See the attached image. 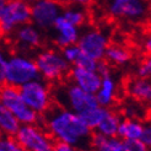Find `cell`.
I'll list each match as a JSON object with an SVG mask.
<instances>
[{
  "label": "cell",
  "instance_id": "cell-1",
  "mask_svg": "<svg viewBox=\"0 0 151 151\" xmlns=\"http://www.w3.org/2000/svg\"><path fill=\"white\" fill-rule=\"evenodd\" d=\"M43 122L47 133L54 141L71 145L80 150L90 146L93 134L92 129H90L76 113L53 103L43 114Z\"/></svg>",
  "mask_w": 151,
  "mask_h": 151
},
{
  "label": "cell",
  "instance_id": "cell-2",
  "mask_svg": "<svg viewBox=\"0 0 151 151\" xmlns=\"http://www.w3.org/2000/svg\"><path fill=\"white\" fill-rule=\"evenodd\" d=\"M53 101L57 104L76 113L82 119L86 118L96 108L101 107L96 100V96L88 93L71 81L59 85L54 91H52Z\"/></svg>",
  "mask_w": 151,
  "mask_h": 151
},
{
  "label": "cell",
  "instance_id": "cell-3",
  "mask_svg": "<svg viewBox=\"0 0 151 151\" xmlns=\"http://www.w3.org/2000/svg\"><path fill=\"white\" fill-rule=\"evenodd\" d=\"M40 76L44 81H62L69 75L71 65L63 58L62 53L54 49H46L38 53L35 59Z\"/></svg>",
  "mask_w": 151,
  "mask_h": 151
},
{
  "label": "cell",
  "instance_id": "cell-4",
  "mask_svg": "<svg viewBox=\"0 0 151 151\" xmlns=\"http://www.w3.org/2000/svg\"><path fill=\"white\" fill-rule=\"evenodd\" d=\"M41 79L35 60L20 54L11 55L7 59L5 84L14 87H21L29 81Z\"/></svg>",
  "mask_w": 151,
  "mask_h": 151
},
{
  "label": "cell",
  "instance_id": "cell-5",
  "mask_svg": "<svg viewBox=\"0 0 151 151\" xmlns=\"http://www.w3.org/2000/svg\"><path fill=\"white\" fill-rule=\"evenodd\" d=\"M24 102L37 114L43 116L54 103L49 85L42 79L29 81L19 87Z\"/></svg>",
  "mask_w": 151,
  "mask_h": 151
},
{
  "label": "cell",
  "instance_id": "cell-6",
  "mask_svg": "<svg viewBox=\"0 0 151 151\" xmlns=\"http://www.w3.org/2000/svg\"><path fill=\"white\" fill-rule=\"evenodd\" d=\"M0 102L12 113L21 125L37 124V122L40 120L41 116L33 112L24 102L17 87L6 84L0 86Z\"/></svg>",
  "mask_w": 151,
  "mask_h": 151
},
{
  "label": "cell",
  "instance_id": "cell-7",
  "mask_svg": "<svg viewBox=\"0 0 151 151\" xmlns=\"http://www.w3.org/2000/svg\"><path fill=\"white\" fill-rule=\"evenodd\" d=\"M15 139L25 151H53L54 140L37 124L20 125Z\"/></svg>",
  "mask_w": 151,
  "mask_h": 151
},
{
  "label": "cell",
  "instance_id": "cell-8",
  "mask_svg": "<svg viewBox=\"0 0 151 151\" xmlns=\"http://www.w3.org/2000/svg\"><path fill=\"white\" fill-rule=\"evenodd\" d=\"M31 22V5L25 0H9L4 11L0 14L1 36L11 33L17 26Z\"/></svg>",
  "mask_w": 151,
  "mask_h": 151
},
{
  "label": "cell",
  "instance_id": "cell-9",
  "mask_svg": "<svg viewBox=\"0 0 151 151\" xmlns=\"http://www.w3.org/2000/svg\"><path fill=\"white\" fill-rule=\"evenodd\" d=\"M62 11L63 6L59 0H40L31 5V22L42 29L52 28Z\"/></svg>",
  "mask_w": 151,
  "mask_h": 151
},
{
  "label": "cell",
  "instance_id": "cell-10",
  "mask_svg": "<svg viewBox=\"0 0 151 151\" xmlns=\"http://www.w3.org/2000/svg\"><path fill=\"white\" fill-rule=\"evenodd\" d=\"M107 10L112 17L140 21L146 16L147 5L145 0H109Z\"/></svg>",
  "mask_w": 151,
  "mask_h": 151
},
{
  "label": "cell",
  "instance_id": "cell-11",
  "mask_svg": "<svg viewBox=\"0 0 151 151\" xmlns=\"http://www.w3.org/2000/svg\"><path fill=\"white\" fill-rule=\"evenodd\" d=\"M76 44L81 53L99 62V60L104 59V53L109 42L107 36L102 31L96 28H90L82 35H80Z\"/></svg>",
  "mask_w": 151,
  "mask_h": 151
},
{
  "label": "cell",
  "instance_id": "cell-12",
  "mask_svg": "<svg viewBox=\"0 0 151 151\" xmlns=\"http://www.w3.org/2000/svg\"><path fill=\"white\" fill-rule=\"evenodd\" d=\"M68 76L73 84L92 95H96V92L99 91L102 81V76L97 71L86 70L79 66H71Z\"/></svg>",
  "mask_w": 151,
  "mask_h": 151
},
{
  "label": "cell",
  "instance_id": "cell-13",
  "mask_svg": "<svg viewBox=\"0 0 151 151\" xmlns=\"http://www.w3.org/2000/svg\"><path fill=\"white\" fill-rule=\"evenodd\" d=\"M53 28H54L57 32L54 42L59 48L63 49L68 46L78 43L79 37H80L79 28L71 25L70 22H68L62 15L58 16V19L55 20L54 25H53Z\"/></svg>",
  "mask_w": 151,
  "mask_h": 151
},
{
  "label": "cell",
  "instance_id": "cell-14",
  "mask_svg": "<svg viewBox=\"0 0 151 151\" xmlns=\"http://www.w3.org/2000/svg\"><path fill=\"white\" fill-rule=\"evenodd\" d=\"M125 91L135 102L151 106V80L144 78H130L125 82Z\"/></svg>",
  "mask_w": 151,
  "mask_h": 151
},
{
  "label": "cell",
  "instance_id": "cell-15",
  "mask_svg": "<svg viewBox=\"0 0 151 151\" xmlns=\"http://www.w3.org/2000/svg\"><path fill=\"white\" fill-rule=\"evenodd\" d=\"M15 41L21 49H35L38 48L42 44V36L41 32L32 25H24L15 33Z\"/></svg>",
  "mask_w": 151,
  "mask_h": 151
},
{
  "label": "cell",
  "instance_id": "cell-16",
  "mask_svg": "<svg viewBox=\"0 0 151 151\" xmlns=\"http://www.w3.org/2000/svg\"><path fill=\"white\" fill-rule=\"evenodd\" d=\"M95 96L101 107L109 108L111 106L114 104L116 96H117V84L111 74L102 78L101 86Z\"/></svg>",
  "mask_w": 151,
  "mask_h": 151
},
{
  "label": "cell",
  "instance_id": "cell-17",
  "mask_svg": "<svg viewBox=\"0 0 151 151\" xmlns=\"http://www.w3.org/2000/svg\"><path fill=\"white\" fill-rule=\"evenodd\" d=\"M122 120V116L116 111L106 108V112L99 125L96 127V133H99L106 138H116L118 134L119 123Z\"/></svg>",
  "mask_w": 151,
  "mask_h": 151
},
{
  "label": "cell",
  "instance_id": "cell-18",
  "mask_svg": "<svg viewBox=\"0 0 151 151\" xmlns=\"http://www.w3.org/2000/svg\"><path fill=\"white\" fill-rule=\"evenodd\" d=\"M142 128H144V123L140 119L124 118L119 123L117 137L122 140H140Z\"/></svg>",
  "mask_w": 151,
  "mask_h": 151
},
{
  "label": "cell",
  "instance_id": "cell-19",
  "mask_svg": "<svg viewBox=\"0 0 151 151\" xmlns=\"http://www.w3.org/2000/svg\"><path fill=\"white\" fill-rule=\"evenodd\" d=\"M92 151H125L123 140L119 138H106L99 133H93L90 141Z\"/></svg>",
  "mask_w": 151,
  "mask_h": 151
},
{
  "label": "cell",
  "instance_id": "cell-20",
  "mask_svg": "<svg viewBox=\"0 0 151 151\" xmlns=\"http://www.w3.org/2000/svg\"><path fill=\"white\" fill-rule=\"evenodd\" d=\"M132 52L123 46H119V44H108L104 53V59L107 60V63L117 66L128 64L132 60Z\"/></svg>",
  "mask_w": 151,
  "mask_h": 151
},
{
  "label": "cell",
  "instance_id": "cell-21",
  "mask_svg": "<svg viewBox=\"0 0 151 151\" xmlns=\"http://www.w3.org/2000/svg\"><path fill=\"white\" fill-rule=\"evenodd\" d=\"M19 120L0 102V134L7 137H15L20 128Z\"/></svg>",
  "mask_w": 151,
  "mask_h": 151
},
{
  "label": "cell",
  "instance_id": "cell-22",
  "mask_svg": "<svg viewBox=\"0 0 151 151\" xmlns=\"http://www.w3.org/2000/svg\"><path fill=\"white\" fill-rule=\"evenodd\" d=\"M62 16L75 27H81L86 22V12L80 7H68L62 11Z\"/></svg>",
  "mask_w": 151,
  "mask_h": 151
},
{
  "label": "cell",
  "instance_id": "cell-23",
  "mask_svg": "<svg viewBox=\"0 0 151 151\" xmlns=\"http://www.w3.org/2000/svg\"><path fill=\"white\" fill-rule=\"evenodd\" d=\"M0 151H25L15 137L0 135Z\"/></svg>",
  "mask_w": 151,
  "mask_h": 151
},
{
  "label": "cell",
  "instance_id": "cell-24",
  "mask_svg": "<svg viewBox=\"0 0 151 151\" xmlns=\"http://www.w3.org/2000/svg\"><path fill=\"white\" fill-rule=\"evenodd\" d=\"M80 54H81V50L78 47V44H71V46H68V47H65V48L62 49L63 58L70 65H74L75 63H76V60L80 57Z\"/></svg>",
  "mask_w": 151,
  "mask_h": 151
},
{
  "label": "cell",
  "instance_id": "cell-25",
  "mask_svg": "<svg viewBox=\"0 0 151 151\" xmlns=\"http://www.w3.org/2000/svg\"><path fill=\"white\" fill-rule=\"evenodd\" d=\"M97 65H99V62H97V60L85 55L84 53H81L80 57L76 60V63H75L73 66H79V68H82V69H86V70L97 71Z\"/></svg>",
  "mask_w": 151,
  "mask_h": 151
},
{
  "label": "cell",
  "instance_id": "cell-26",
  "mask_svg": "<svg viewBox=\"0 0 151 151\" xmlns=\"http://www.w3.org/2000/svg\"><path fill=\"white\" fill-rule=\"evenodd\" d=\"M137 76L151 80V54H147L138 65Z\"/></svg>",
  "mask_w": 151,
  "mask_h": 151
},
{
  "label": "cell",
  "instance_id": "cell-27",
  "mask_svg": "<svg viewBox=\"0 0 151 151\" xmlns=\"http://www.w3.org/2000/svg\"><path fill=\"white\" fill-rule=\"evenodd\" d=\"M125 151H150L141 140H123Z\"/></svg>",
  "mask_w": 151,
  "mask_h": 151
},
{
  "label": "cell",
  "instance_id": "cell-28",
  "mask_svg": "<svg viewBox=\"0 0 151 151\" xmlns=\"http://www.w3.org/2000/svg\"><path fill=\"white\" fill-rule=\"evenodd\" d=\"M140 140L144 142L149 149H151V120H147L146 123H144Z\"/></svg>",
  "mask_w": 151,
  "mask_h": 151
},
{
  "label": "cell",
  "instance_id": "cell-29",
  "mask_svg": "<svg viewBox=\"0 0 151 151\" xmlns=\"http://www.w3.org/2000/svg\"><path fill=\"white\" fill-rule=\"evenodd\" d=\"M6 64L7 58L4 53L0 50V86L5 84V75H6Z\"/></svg>",
  "mask_w": 151,
  "mask_h": 151
},
{
  "label": "cell",
  "instance_id": "cell-30",
  "mask_svg": "<svg viewBox=\"0 0 151 151\" xmlns=\"http://www.w3.org/2000/svg\"><path fill=\"white\" fill-rule=\"evenodd\" d=\"M53 151H82V150L76 149L71 145H68V144H63V142H55Z\"/></svg>",
  "mask_w": 151,
  "mask_h": 151
},
{
  "label": "cell",
  "instance_id": "cell-31",
  "mask_svg": "<svg viewBox=\"0 0 151 151\" xmlns=\"http://www.w3.org/2000/svg\"><path fill=\"white\" fill-rule=\"evenodd\" d=\"M60 3H66L71 5H79V6H87L91 4L93 0H59Z\"/></svg>",
  "mask_w": 151,
  "mask_h": 151
},
{
  "label": "cell",
  "instance_id": "cell-32",
  "mask_svg": "<svg viewBox=\"0 0 151 151\" xmlns=\"http://www.w3.org/2000/svg\"><path fill=\"white\" fill-rule=\"evenodd\" d=\"M144 49L145 52L147 53V54H151V33H149L146 37H145V40H144Z\"/></svg>",
  "mask_w": 151,
  "mask_h": 151
},
{
  "label": "cell",
  "instance_id": "cell-33",
  "mask_svg": "<svg viewBox=\"0 0 151 151\" xmlns=\"http://www.w3.org/2000/svg\"><path fill=\"white\" fill-rule=\"evenodd\" d=\"M25 1H27L28 4H29V3H32V4H33V3H37V1H40V0H25Z\"/></svg>",
  "mask_w": 151,
  "mask_h": 151
},
{
  "label": "cell",
  "instance_id": "cell-34",
  "mask_svg": "<svg viewBox=\"0 0 151 151\" xmlns=\"http://www.w3.org/2000/svg\"><path fill=\"white\" fill-rule=\"evenodd\" d=\"M0 36H1V31H0Z\"/></svg>",
  "mask_w": 151,
  "mask_h": 151
}]
</instances>
